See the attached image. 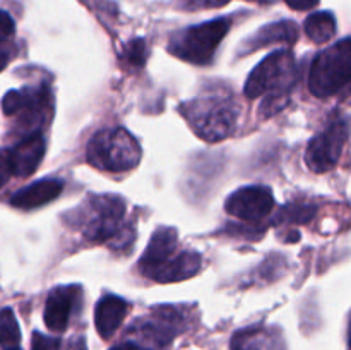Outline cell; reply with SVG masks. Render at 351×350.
<instances>
[{
	"label": "cell",
	"mask_w": 351,
	"mask_h": 350,
	"mask_svg": "<svg viewBox=\"0 0 351 350\" xmlns=\"http://www.w3.org/2000/svg\"><path fill=\"white\" fill-rule=\"evenodd\" d=\"M295 82V58L291 51L278 50L267 55L252 72L243 93L247 98L267 95L261 115L271 117L280 112L287 103V95Z\"/></svg>",
	"instance_id": "1"
},
{
	"label": "cell",
	"mask_w": 351,
	"mask_h": 350,
	"mask_svg": "<svg viewBox=\"0 0 351 350\" xmlns=\"http://www.w3.org/2000/svg\"><path fill=\"white\" fill-rule=\"evenodd\" d=\"M88 161L105 172L132 170L141 160V146L136 137L122 127L99 130L88 144Z\"/></svg>",
	"instance_id": "2"
},
{
	"label": "cell",
	"mask_w": 351,
	"mask_h": 350,
	"mask_svg": "<svg viewBox=\"0 0 351 350\" xmlns=\"http://www.w3.org/2000/svg\"><path fill=\"white\" fill-rule=\"evenodd\" d=\"M351 84V36L338 41L314 58L308 88L319 98L338 95Z\"/></svg>",
	"instance_id": "3"
},
{
	"label": "cell",
	"mask_w": 351,
	"mask_h": 350,
	"mask_svg": "<svg viewBox=\"0 0 351 350\" xmlns=\"http://www.w3.org/2000/svg\"><path fill=\"white\" fill-rule=\"evenodd\" d=\"M182 113L201 139L216 143L235 130L239 108L223 98H201L185 103Z\"/></svg>",
	"instance_id": "4"
},
{
	"label": "cell",
	"mask_w": 351,
	"mask_h": 350,
	"mask_svg": "<svg viewBox=\"0 0 351 350\" xmlns=\"http://www.w3.org/2000/svg\"><path fill=\"white\" fill-rule=\"evenodd\" d=\"M230 30L228 19H215L184 30L171 38L168 50L175 57L195 65H206L211 62L216 48L221 43Z\"/></svg>",
	"instance_id": "5"
},
{
	"label": "cell",
	"mask_w": 351,
	"mask_h": 350,
	"mask_svg": "<svg viewBox=\"0 0 351 350\" xmlns=\"http://www.w3.org/2000/svg\"><path fill=\"white\" fill-rule=\"evenodd\" d=\"M187 328L184 314L177 307L163 305L158 307L149 318H144L132 325L129 333L134 335V343L147 350H160L171 343L175 336Z\"/></svg>",
	"instance_id": "6"
},
{
	"label": "cell",
	"mask_w": 351,
	"mask_h": 350,
	"mask_svg": "<svg viewBox=\"0 0 351 350\" xmlns=\"http://www.w3.org/2000/svg\"><path fill=\"white\" fill-rule=\"evenodd\" d=\"M351 122L348 117H336L321 134L308 143L305 161L315 174L332 170L339 161L346 141L350 137Z\"/></svg>",
	"instance_id": "7"
},
{
	"label": "cell",
	"mask_w": 351,
	"mask_h": 350,
	"mask_svg": "<svg viewBox=\"0 0 351 350\" xmlns=\"http://www.w3.org/2000/svg\"><path fill=\"white\" fill-rule=\"evenodd\" d=\"M89 213L84 223V235L93 242L115 239L122 232L125 202L119 196L103 194L89 199Z\"/></svg>",
	"instance_id": "8"
},
{
	"label": "cell",
	"mask_w": 351,
	"mask_h": 350,
	"mask_svg": "<svg viewBox=\"0 0 351 350\" xmlns=\"http://www.w3.org/2000/svg\"><path fill=\"white\" fill-rule=\"evenodd\" d=\"M273 208V192L264 185H249L239 189L226 199L225 205V209L230 215L250 223L266 218Z\"/></svg>",
	"instance_id": "9"
},
{
	"label": "cell",
	"mask_w": 351,
	"mask_h": 350,
	"mask_svg": "<svg viewBox=\"0 0 351 350\" xmlns=\"http://www.w3.org/2000/svg\"><path fill=\"white\" fill-rule=\"evenodd\" d=\"M79 295H81V287L77 285H64L50 292L43 316L48 329L60 333L67 328Z\"/></svg>",
	"instance_id": "10"
},
{
	"label": "cell",
	"mask_w": 351,
	"mask_h": 350,
	"mask_svg": "<svg viewBox=\"0 0 351 350\" xmlns=\"http://www.w3.org/2000/svg\"><path fill=\"white\" fill-rule=\"evenodd\" d=\"M177 230L175 229H158L154 235L151 237V242L147 244V249L144 250L143 257L139 261V270L144 277L151 278V275L163 266L168 259L177 250Z\"/></svg>",
	"instance_id": "11"
},
{
	"label": "cell",
	"mask_w": 351,
	"mask_h": 350,
	"mask_svg": "<svg viewBox=\"0 0 351 350\" xmlns=\"http://www.w3.org/2000/svg\"><path fill=\"white\" fill-rule=\"evenodd\" d=\"M9 153L10 170L17 177H29L38 168L40 161L45 156V141L40 134L29 136L21 141L17 146L7 151Z\"/></svg>",
	"instance_id": "12"
},
{
	"label": "cell",
	"mask_w": 351,
	"mask_h": 350,
	"mask_svg": "<svg viewBox=\"0 0 351 350\" xmlns=\"http://www.w3.org/2000/svg\"><path fill=\"white\" fill-rule=\"evenodd\" d=\"M202 259L197 253L194 250H182V253H175L163 266L158 268L151 280L160 281V283H171V281H182L187 278L194 277L199 270H201Z\"/></svg>",
	"instance_id": "13"
},
{
	"label": "cell",
	"mask_w": 351,
	"mask_h": 350,
	"mask_svg": "<svg viewBox=\"0 0 351 350\" xmlns=\"http://www.w3.org/2000/svg\"><path fill=\"white\" fill-rule=\"evenodd\" d=\"M129 305L122 297L117 295H105L98 301L95 309V325L99 336L105 340L112 338L113 333L119 329L122 321L125 319Z\"/></svg>",
	"instance_id": "14"
},
{
	"label": "cell",
	"mask_w": 351,
	"mask_h": 350,
	"mask_svg": "<svg viewBox=\"0 0 351 350\" xmlns=\"http://www.w3.org/2000/svg\"><path fill=\"white\" fill-rule=\"evenodd\" d=\"M232 350H283V340L278 329L267 326H250L233 335Z\"/></svg>",
	"instance_id": "15"
},
{
	"label": "cell",
	"mask_w": 351,
	"mask_h": 350,
	"mask_svg": "<svg viewBox=\"0 0 351 350\" xmlns=\"http://www.w3.org/2000/svg\"><path fill=\"white\" fill-rule=\"evenodd\" d=\"M62 182L55 180V178H45V180H38L34 184L26 185L21 191L10 198V205L14 208L21 209H33L38 206H43L47 202L53 201L60 196L62 192Z\"/></svg>",
	"instance_id": "16"
},
{
	"label": "cell",
	"mask_w": 351,
	"mask_h": 350,
	"mask_svg": "<svg viewBox=\"0 0 351 350\" xmlns=\"http://www.w3.org/2000/svg\"><path fill=\"white\" fill-rule=\"evenodd\" d=\"M298 38V27L293 21H280L264 26L263 30L257 31L256 36L249 41L247 50L252 51L256 48H264L273 43H287L293 45Z\"/></svg>",
	"instance_id": "17"
},
{
	"label": "cell",
	"mask_w": 351,
	"mask_h": 350,
	"mask_svg": "<svg viewBox=\"0 0 351 350\" xmlns=\"http://www.w3.org/2000/svg\"><path fill=\"white\" fill-rule=\"evenodd\" d=\"M305 33L314 43H326L336 34V19L331 12H315L305 21Z\"/></svg>",
	"instance_id": "18"
},
{
	"label": "cell",
	"mask_w": 351,
	"mask_h": 350,
	"mask_svg": "<svg viewBox=\"0 0 351 350\" xmlns=\"http://www.w3.org/2000/svg\"><path fill=\"white\" fill-rule=\"evenodd\" d=\"M21 329L12 309L0 311V347L5 350H21Z\"/></svg>",
	"instance_id": "19"
},
{
	"label": "cell",
	"mask_w": 351,
	"mask_h": 350,
	"mask_svg": "<svg viewBox=\"0 0 351 350\" xmlns=\"http://www.w3.org/2000/svg\"><path fill=\"white\" fill-rule=\"evenodd\" d=\"M315 215V206L307 202H293V205L283 208V211L278 215L276 222H290V223H307Z\"/></svg>",
	"instance_id": "20"
},
{
	"label": "cell",
	"mask_w": 351,
	"mask_h": 350,
	"mask_svg": "<svg viewBox=\"0 0 351 350\" xmlns=\"http://www.w3.org/2000/svg\"><path fill=\"white\" fill-rule=\"evenodd\" d=\"M146 57H147L146 41L141 40V38L132 40L125 48H123L122 58L129 62L130 65H137V67H141V65L146 62Z\"/></svg>",
	"instance_id": "21"
},
{
	"label": "cell",
	"mask_w": 351,
	"mask_h": 350,
	"mask_svg": "<svg viewBox=\"0 0 351 350\" xmlns=\"http://www.w3.org/2000/svg\"><path fill=\"white\" fill-rule=\"evenodd\" d=\"M31 350H62V342L58 338L45 336L43 333H33L31 340Z\"/></svg>",
	"instance_id": "22"
},
{
	"label": "cell",
	"mask_w": 351,
	"mask_h": 350,
	"mask_svg": "<svg viewBox=\"0 0 351 350\" xmlns=\"http://www.w3.org/2000/svg\"><path fill=\"white\" fill-rule=\"evenodd\" d=\"M14 30H16V26H14L12 17L5 10H0V43L12 36Z\"/></svg>",
	"instance_id": "23"
},
{
	"label": "cell",
	"mask_w": 351,
	"mask_h": 350,
	"mask_svg": "<svg viewBox=\"0 0 351 350\" xmlns=\"http://www.w3.org/2000/svg\"><path fill=\"white\" fill-rule=\"evenodd\" d=\"M12 175L10 170V161H9V153L3 150H0V187L7 182V178Z\"/></svg>",
	"instance_id": "24"
},
{
	"label": "cell",
	"mask_w": 351,
	"mask_h": 350,
	"mask_svg": "<svg viewBox=\"0 0 351 350\" xmlns=\"http://www.w3.org/2000/svg\"><path fill=\"white\" fill-rule=\"evenodd\" d=\"M230 0H189V5L194 9H215V7L226 5Z\"/></svg>",
	"instance_id": "25"
},
{
	"label": "cell",
	"mask_w": 351,
	"mask_h": 350,
	"mask_svg": "<svg viewBox=\"0 0 351 350\" xmlns=\"http://www.w3.org/2000/svg\"><path fill=\"white\" fill-rule=\"evenodd\" d=\"M291 9L295 10H308L319 3V0H285Z\"/></svg>",
	"instance_id": "26"
},
{
	"label": "cell",
	"mask_w": 351,
	"mask_h": 350,
	"mask_svg": "<svg viewBox=\"0 0 351 350\" xmlns=\"http://www.w3.org/2000/svg\"><path fill=\"white\" fill-rule=\"evenodd\" d=\"M65 350H88V347H86V338L84 336H74V338L67 342Z\"/></svg>",
	"instance_id": "27"
},
{
	"label": "cell",
	"mask_w": 351,
	"mask_h": 350,
	"mask_svg": "<svg viewBox=\"0 0 351 350\" xmlns=\"http://www.w3.org/2000/svg\"><path fill=\"white\" fill-rule=\"evenodd\" d=\"M112 350H147V349H144V347L137 345V343H134V342H125V343H122V345L113 347Z\"/></svg>",
	"instance_id": "28"
},
{
	"label": "cell",
	"mask_w": 351,
	"mask_h": 350,
	"mask_svg": "<svg viewBox=\"0 0 351 350\" xmlns=\"http://www.w3.org/2000/svg\"><path fill=\"white\" fill-rule=\"evenodd\" d=\"M9 58H10L9 48H5V47H2V45H0V71L5 67L7 62H9Z\"/></svg>",
	"instance_id": "29"
},
{
	"label": "cell",
	"mask_w": 351,
	"mask_h": 350,
	"mask_svg": "<svg viewBox=\"0 0 351 350\" xmlns=\"http://www.w3.org/2000/svg\"><path fill=\"white\" fill-rule=\"evenodd\" d=\"M348 345L351 349V319H350V328H348Z\"/></svg>",
	"instance_id": "30"
},
{
	"label": "cell",
	"mask_w": 351,
	"mask_h": 350,
	"mask_svg": "<svg viewBox=\"0 0 351 350\" xmlns=\"http://www.w3.org/2000/svg\"><path fill=\"white\" fill-rule=\"evenodd\" d=\"M252 2H267V0H252Z\"/></svg>",
	"instance_id": "31"
}]
</instances>
